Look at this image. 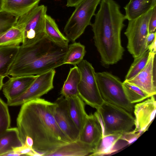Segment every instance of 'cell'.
I'll return each instance as SVG.
<instances>
[{
	"mask_svg": "<svg viewBox=\"0 0 156 156\" xmlns=\"http://www.w3.org/2000/svg\"><path fill=\"white\" fill-rule=\"evenodd\" d=\"M101 0H82L75 7L64 29L66 37L74 42L91 25V20Z\"/></svg>",
	"mask_w": 156,
	"mask_h": 156,
	"instance_id": "5b68a950",
	"label": "cell"
},
{
	"mask_svg": "<svg viewBox=\"0 0 156 156\" xmlns=\"http://www.w3.org/2000/svg\"><path fill=\"white\" fill-rule=\"evenodd\" d=\"M22 156L21 154L17 153L13 150L9 151L4 154L2 156Z\"/></svg>",
	"mask_w": 156,
	"mask_h": 156,
	"instance_id": "f35d334b",
	"label": "cell"
},
{
	"mask_svg": "<svg viewBox=\"0 0 156 156\" xmlns=\"http://www.w3.org/2000/svg\"><path fill=\"white\" fill-rule=\"evenodd\" d=\"M85 53L84 45L79 42H73L68 45L64 58L63 65H78L83 60Z\"/></svg>",
	"mask_w": 156,
	"mask_h": 156,
	"instance_id": "4316f807",
	"label": "cell"
},
{
	"mask_svg": "<svg viewBox=\"0 0 156 156\" xmlns=\"http://www.w3.org/2000/svg\"><path fill=\"white\" fill-rule=\"evenodd\" d=\"M154 95L151 96L143 102L134 106L135 131L143 133L148 129L154 119L156 111Z\"/></svg>",
	"mask_w": 156,
	"mask_h": 156,
	"instance_id": "5bb4252c",
	"label": "cell"
},
{
	"mask_svg": "<svg viewBox=\"0 0 156 156\" xmlns=\"http://www.w3.org/2000/svg\"><path fill=\"white\" fill-rule=\"evenodd\" d=\"M156 39L151 43L148 47V49L151 52L156 53Z\"/></svg>",
	"mask_w": 156,
	"mask_h": 156,
	"instance_id": "74e56055",
	"label": "cell"
},
{
	"mask_svg": "<svg viewBox=\"0 0 156 156\" xmlns=\"http://www.w3.org/2000/svg\"><path fill=\"white\" fill-rule=\"evenodd\" d=\"M65 98L69 114L80 132L88 115L85 111V103L79 95Z\"/></svg>",
	"mask_w": 156,
	"mask_h": 156,
	"instance_id": "e0dca14e",
	"label": "cell"
},
{
	"mask_svg": "<svg viewBox=\"0 0 156 156\" xmlns=\"http://www.w3.org/2000/svg\"><path fill=\"white\" fill-rule=\"evenodd\" d=\"M80 74L76 65L71 68L61 90V94L65 98L78 95V86Z\"/></svg>",
	"mask_w": 156,
	"mask_h": 156,
	"instance_id": "cb8c5ba5",
	"label": "cell"
},
{
	"mask_svg": "<svg viewBox=\"0 0 156 156\" xmlns=\"http://www.w3.org/2000/svg\"><path fill=\"white\" fill-rule=\"evenodd\" d=\"M96 149L78 139L62 146L49 156H84L93 153Z\"/></svg>",
	"mask_w": 156,
	"mask_h": 156,
	"instance_id": "ac0fdd59",
	"label": "cell"
},
{
	"mask_svg": "<svg viewBox=\"0 0 156 156\" xmlns=\"http://www.w3.org/2000/svg\"><path fill=\"white\" fill-rule=\"evenodd\" d=\"M44 33L45 37L55 45L68 48L69 40L61 32L55 20L47 14L45 17Z\"/></svg>",
	"mask_w": 156,
	"mask_h": 156,
	"instance_id": "d6986e66",
	"label": "cell"
},
{
	"mask_svg": "<svg viewBox=\"0 0 156 156\" xmlns=\"http://www.w3.org/2000/svg\"><path fill=\"white\" fill-rule=\"evenodd\" d=\"M122 134H114L103 136L96 150L89 155L102 156L117 151L119 150L117 144L121 139Z\"/></svg>",
	"mask_w": 156,
	"mask_h": 156,
	"instance_id": "603a6c76",
	"label": "cell"
},
{
	"mask_svg": "<svg viewBox=\"0 0 156 156\" xmlns=\"http://www.w3.org/2000/svg\"><path fill=\"white\" fill-rule=\"evenodd\" d=\"M23 145L17 128H9L0 137V156Z\"/></svg>",
	"mask_w": 156,
	"mask_h": 156,
	"instance_id": "7402d4cb",
	"label": "cell"
},
{
	"mask_svg": "<svg viewBox=\"0 0 156 156\" xmlns=\"http://www.w3.org/2000/svg\"><path fill=\"white\" fill-rule=\"evenodd\" d=\"M122 85L127 98L131 104L140 102L151 96L139 87L125 80L122 82Z\"/></svg>",
	"mask_w": 156,
	"mask_h": 156,
	"instance_id": "83f0119b",
	"label": "cell"
},
{
	"mask_svg": "<svg viewBox=\"0 0 156 156\" xmlns=\"http://www.w3.org/2000/svg\"><path fill=\"white\" fill-rule=\"evenodd\" d=\"M20 46H0V76H8Z\"/></svg>",
	"mask_w": 156,
	"mask_h": 156,
	"instance_id": "d4e9b609",
	"label": "cell"
},
{
	"mask_svg": "<svg viewBox=\"0 0 156 156\" xmlns=\"http://www.w3.org/2000/svg\"><path fill=\"white\" fill-rule=\"evenodd\" d=\"M96 110L101 120L103 136L123 134L131 131L134 126L133 115L121 108L104 101Z\"/></svg>",
	"mask_w": 156,
	"mask_h": 156,
	"instance_id": "3957f363",
	"label": "cell"
},
{
	"mask_svg": "<svg viewBox=\"0 0 156 156\" xmlns=\"http://www.w3.org/2000/svg\"><path fill=\"white\" fill-rule=\"evenodd\" d=\"M67 49L54 45L46 54L23 67L12 76L38 75L55 69L63 65Z\"/></svg>",
	"mask_w": 156,
	"mask_h": 156,
	"instance_id": "9c48e42d",
	"label": "cell"
},
{
	"mask_svg": "<svg viewBox=\"0 0 156 156\" xmlns=\"http://www.w3.org/2000/svg\"><path fill=\"white\" fill-rule=\"evenodd\" d=\"M156 31L154 32L149 33L146 39V46L148 49L149 45L156 39Z\"/></svg>",
	"mask_w": 156,
	"mask_h": 156,
	"instance_id": "e575fe53",
	"label": "cell"
},
{
	"mask_svg": "<svg viewBox=\"0 0 156 156\" xmlns=\"http://www.w3.org/2000/svg\"><path fill=\"white\" fill-rule=\"evenodd\" d=\"M47 11L46 6L38 5L18 17L16 23L20 25L23 30L22 46L31 45L44 37L45 17Z\"/></svg>",
	"mask_w": 156,
	"mask_h": 156,
	"instance_id": "8992f818",
	"label": "cell"
},
{
	"mask_svg": "<svg viewBox=\"0 0 156 156\" xmlns=\"http://www.w3.org/2000/svg\"><path fill=\"white\" fill-rule=\"evenodd\" d=\"M24 144L30 148H33V141L32 139L29 136L26 137Z\"/></svg>",
	"mask_w": 156,
	"mask_h": 156,
	"instance_id": "8d00e7d4",
	"label": "cell"
},
{
	"mask_svg": "<svg viewBox=\"0 0 156 156\" xmlns=\"http://www.w3.org/2000/svg\"><path fill=\"white\" fill-rule=\"evenodd\" d=\"M150 54L151 52L148 49L140 56L134 58V61L125 76V80L134 77L144 68L147 62Z\"/></svg>",
	"mask_w": 156,
	"mask_h": 156,
	"instance_id": "f1b7e54d",
	"label": "cell"
},
{
	"mask_svg": "<svg viewBox=\"0 0 156 156\" xmlns=\"http://www.w3.org/2000/svg\"><path fill=\"white\" fill-rule=\"evenodd\" d=\"M142 134V133L140 132L131 130L122 134L121 139L129 144L137 140Z\"/></svg>",
	"mask_w": 156,
	"mask_h": 156,
	"instance_id": "1f68e13d",
	"label": "cell"
},
{
	"mask_svg": "<svg viewBox=\"0 0 156 156\" xmlns=\"http://www.w3.org/2000/svg\"><path fill=\"white\" fill-rule=\"evenodd\" d=\"M23 37V28L16 23L0 35V46H20Z\"/></svg>",
	"mask_w": 156,
	"mask_h": 156,
	"instance_id": "484cf974",
	"label": "cell"
},
{
	"mask_svg": "<svg viewBox=\"0 0 156 156\" xmlns=\"http://www.w3.org/2000/svg\"><path fill=\"white\" fill-rule=\"evenodd\" d=\"M44 37L31 45L20 46L16 57L9 72V75L12 76L18 70L49 51L54 45Z\"/></svg>",
	"mask_w": 156,
	"mask_h": 156,
	"instance_id": "8fae6325",
	"label": "cell"
},
{
	"mask_svg": "<svg viewBox=\"0 0 156 156\" xmlns=\"http://www.w3.org/2000/svg\"><path fill=\"white\" fill-rule=\"evenodd\" d=\"M77 65L80 74L78 86V95L85 103L97 109L104 101L97 84L94 68L91 64L85 60Z\"/></svg>",
	"mask_w": 156,
	"mask_h": 156,
	"instance_id": "52a82bcc",
	"label": "cell"
},
{
	"mask_svg": "<svg viewBox=\"0 0 156 156\" xmlns=\"http://www.w3.org/2000/svg\"><path fill=\"white\" fill-rule=\"evenodd\" d=\"M156 6V0H129L124 7L125 17L128 20L136 18Z\"/></svg>",
	"mask_w": 156,
	"mask_h": 156,
	"instance_id": "44dd1931",
	"label": "cell"
},
{
	"mask_svg": "<svg viewBox=\"0 0 156 156\" xmlns=\"http://www.w3.org/2000/svg\"><path fill=\"white\" fill-rule=\"evenodd\" d=\"M39 0H2V11L19 17L38 5Z\"/></svg>",
	"mask_w": 156,
	"mask_h": 156,
	"instance_id": "ffe728a7",
	"label": "cell"
},
{
	"mask_svg": "<svg viewBox=\"0 0 156 156\" xmlns=\"http://www.w3.org/2000/svg\"><path fill=\"white\" fill-rule=\"evenodd\" d=\"M82 0H66L67 7H75Z\"/></svg>",
	"mask_w": 156,
	"mask_h": 156,
	"instance_id": "d590c367",
	"label": "cell"
},
{
	"mask_svg": "<svg viewBox=\"0 0 156 156\" xmlns=\"http://www.w3.org/2000/svg\"><path fill=\"white\" fill-rule=\"evenodd\" d=\"M8 106L0 98V137L10 126L11 119Z\"/></svg>",
	"mask_w": 156,
	"mask_h": 156,
	"instance_id": "f546056e",
	"label": "cell"
},
{
	"mask_svg": "<svg viewBox=\"0 0 156 156\" xmlns=\"http://www.w3.org/2000/svg\"><path fill=\"white\" fill-rule=\"evenodd\" d=\"M55 73V70L52 69L37 75L26 90L15 98L8 100L7 105L12 106L22 105L27 102L40 98L53 88Z\"/></svg>",
	"mask_w": 156,
	"mask_h": 156,
	"instance_id": "30bf717a",
	"label": "cell"
},
{
	"mask_svg": "<svg viewBox=\"0 0 156 156\" xmlns=\"http://www.w3.org/2000/svg\"><path fill=\"white\" fill-rule=\"evenodd\" d=\"M55 102L57 105L54 115L59 127L72 141L78 140L80 132L69 114L66 99L61 95Z\"/></svg>",
	"mask_w": 156,
	"mask_h": 156,
	"instance_id": "7c38bea8",
	"label": "cell"
},
{
	"mask_svg": "<svg viewBox=\"0 0 156 156\" xmlns=\"http://www.w3.org/2000/svg\"><path fill=\"white\" fill-rule=\"evenodd\" d=\"M32 149L33 148L24 144L22 146L14 148L13 150L21 154L22 156H28V154Z\"/></svg>",
	"mask_w": 156,
	"mask_h": 156,
	"instance_id": "836d02e7",
	"label": "cell"
},
{
	"mask_svg": "<svg viewBox=\"0 0 156 156\" xmlns=\"http://www.w3.org/2000/svg\"><path fill=\"white\" fill-rule=\"evenodd\" d=\"M103 136L102 123L97 112L88 115L79 140L96 149Z\"/></svg>",
	"mask_w": 156,
	"mask_h": 156,
	"instance_id": "9a60e30c",
	"label": "cell"
},
{
	"mask_svg": "<svg viewBox=\"0 0 156 156\" xmlns=\"http://www.w3.org/2000/svg\"><path fill=\"white\" fill-rule=\"evenodd\" d=\"M156 53L151 52L147 62L144 68L132 78L125 80L134 85L151 96L155 95Z\"/></svg>",
	"mask_w": 156,
	"mask_h": 156,
	"instance_id": "4fadbf2b",
	"label": "cell"
},
{
	"mask_svg": "<svg viewBox=\"0 0 156 156\" xmlns=\"http://www.w3.org/2000/svg\"><path fill=\"white\" fill-rule=\"evenodd\" d=\"M56 105L55 102L41 98L30 101L22 105L17 118V128L23 145L26 137H31L33 149L42 156H49L72 142L55 121L54 113Z\"/></svg>",
	"mask_w": 156,
	"mask_h": 156,
	"instance_id": "6da1fadb",
	"label": "cell"
},
{
	"mask_svg": "<svg viewBox=\"0 0 156 156\" xmlns=\"http://www.w3.org/2000/svg\"><path fill=\"white\" fill-rule=\"evenodd\" d=\"M95 77L104 101L121 108L133 115L134 104L128 100L120 80L106 72L95 73Z\"/></svg>",
	"mask_w": 156,
	"mask_h": 156,
	"instance_id": "277c9868",
	"label": "cell"
},
{
	"mask_svg": "<svg viewBox=\"0 0 156 156\" xmlns=\"http://www.w3.org/2000/svg\"><path fill=\"white\" fill-rule=\"evenodd\" d=\"M2 0H0V12L2 11Z\"/></svg>",
	"mask_w": 156,
	"mask_h": 156,
	"instance_id": "60d3db41",
	"label": "cell"
},
{
	"mask_svg": "<svg viewBox=\"0 0 156 156\" xmlns=\"http://www.w3.org/2000/svg\"><path fill=\"white\" fill-rule=\"evenodd\" d=\"M5 77L3 76H0V90L2 88L3 84V80Z\"/></svg>",
	"mask_w": 156,
	"mask_h": 156,
	"instance_id": "ab89813d",
	"label": "cell"
},
{
	"mask_svg": "<svg viewBox=\"0 0 156 156\" xmlns=\"http://www.w3.org/2000/svg\"><path fill=\"white\" fill-rule=\"evenodd\" d=\"M152 9L136 18L128 20L124 34L127 38L128 51L134 58L148 49L146 39L149 33V22Z\"/></svg>",
	"mask_w": 156,
	"mask_h": 156,
	"instance_id": "ba28073f",
	"label": "cell"
},
{
	"mask_svg": "<svg viewBox=\"0 0 156 156\" xmlns=\"http://www.w3.org/2000/svg\"><path fill=\"white\" fill-rule=\"evenodd\" d=\"M37 75L12 76L3 83L2 92L7 100L18 97L23 93L36 78Z\"/></svg>",
	"mask_w": 156,
	"mask_h": 156,
	"instance_id": "2e32d148",
	"label": "cell"
},
{
	"mask_svg": "<svg viewBox=\"0 0 156 156\" xmlns=\"http://www.w3.org/2000/svg\"><path fill=\"white\" fill-rule=\"evenodd\" d=\"M156 28V6L152 9L148 24L149 33L154 32Z\"/></svg>",
	"mask_w": 156,
	"mask_h": 156,
	"instance_id": "d6a6232c",
	"label": "cell"
},
{
	"mask_svg": "<svg viewBox=\"0 0 156 156\" xmlns=\"http://www.w3.org/2000/svg\"><path fill=\"white\" fill-rule=\"evenodd\" d=\"M94 22L91 23L94 44L105 65L117 63L124 51L121 34L125 26V15L114 0H101Z\"/></svg>",
	"mask_w": 156,
	"mask_h": 156,
	"instance_id": "7a4b0ae2",
	"label": "cell"
},
{
	"mask_svg": "<svg viewBox=\"0 0 156 156\" xmlns=\"http://www.w3.org/2000/svg\"></svg>",
	"mask_w": 156,
	"mask_h": 156,
	"instance_id": "b9f144b4",
	"label": "cell"
},
{
	"mask_svg": "<svg viewBox=\"0 0 156 156\" xmlns=\"http://www.w3.org/2000/svg\"><path fill=\"white\" fill-rule=\"evenodd\" d=\"M18 17L5 12H0V35L15 25Z\"/></svg>",
	"mask_w": 156,
	"mask_h": 156,
	"instance_id": "4dcf8cb0",
	"label": "cell"
}]
</instances>
